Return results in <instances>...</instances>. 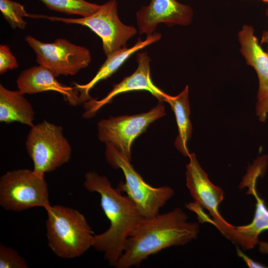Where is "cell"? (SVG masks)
Returning <instances> with one entry per match:
<instances>
[{
    "label": "cell",
    "instance_id": "obj_1",
    "mask_svg": "<svg viewBox=\"0 0 268 268\" xmlns=\"http://www.w3.org/2000/svg\"><path fill=\"white\" fill-rule=\"evenodd\" d=\"M200 226L189 222L180 208L143 217L127 239L117 268L138 267L148 257L172 246H182L197 238Z\"/></svg>",
    "mask_w": 268,
    "mask_h": 268
},
{
    "label": "cell",
    "instance_id": "obj_2",
    "mask_svg": "<svg viewBox=\"0 0 268 268\" xmlns=\"http://www.w3.org/2000/svg\"><path fill=\"white\" fill-rule=\"evenodd\" d=\"M83 186L88 191L100 195L101 206L110 221L106 231L94 235L92 247L103 253L108 264L115 267L127 239L143 217L131 199L113 188L107 177L87 172Z\"/></svg>",
    "mask_w": 268,
    "mask_h": 268
},
{
    "label": "cell",
    "instance_id": "obj_3",
    "mask_svg": "<svg viewBox=\"0 0 268 268\" xmlns=\"http://www.w3.org/2000/svg\"><path fill=\"white\" fill-rule=\"evenodd\" d=\"M45 210L48 244L57 256L77 258L92 247L94 235L79 211L60 205H50Z\"/></svg>",
    "mask_w": 268,
    "mask_h": 268
},
{
    "label": "cell",
    "instance_id": "obj_4",
    "mask_svg": "<svg viewBox=\"0 0 268 268\" xmlns=\"http://www.w3.org/2000/svg\"><path fill=\"white\" fill-rule=\"evenodd\" d=\"M105 157L114 168L121 169L125 182H120L117 189L125 192L134 201L143 217H153L174 195V190L169 186L154 187L145 182L134 170L131 160L111 144H106Z\"/></svg>",
    "mask_w": 268,
    "mask_h": 268
},
{
    "label": "cell",
    "instance_id": "obj_5",
    "mask_svg": "<svg viewBox=\"0 0 268 268\" xmlns=\"http://www.w3.org/2000/svg\"><path fill=\"white\" fill-rule=\"evenodd\" d=\"M26 149L33 163V171L44 177L68 162L71 147L61 126L44 120L31 127Z\"/></svg>",
    "mask_w": 268,
    "mask_h": 268
},
{
    "label": "cell",
    "instance_id": "obj_6",
    "mask_svg": "<svg viewBox=\"0 0 268 268\" xmlns=\"http://www.w3.org/2000/svg\"><path fill=\"white\" fill-rule=\"evenodd\" d=\"M37 18L88 27L101 39L106 56L126 47L128 41L137 32L135 27L126 25L121 21L116 0H110L100 5L95 12L86 16L65 18L38 14Z\"/></svg>",
    "mask_w": 268,
    "mask_h": 268
},
{
    "label": "cell",
    "instance_id": "obj_7",
    "mask_svg": "<svg viewBox=\"0 0 268 268\" xmlns=\"http://www.w3.org/2000/svg\"><path fill=\"white\" fill-rule=\"evenodd\" d=\"M44 177L32 170L7 171L0 178V205L6 210L20 211L50 205L48 187Z\"/></svg>",
    "mask_w": 268,
    "mask_h": 268
},
{
    "label": "cell",
    "instance_id": "obj_8",
    "mask_svg": "<svg viewBox=\"0 0 268 268\" xmlns=\"http://www.w3.org/2000/svg\"><path fill=\"white\" fill-rule=\"evenodd\" d=\"M25 40L36 56V62L50 70L56 77L74 75L89 66L91 61L90 50L65 38L44 43L30 35Z\"/></svg>",
    "mask_w": 268,
    "mask_h": 268
},
{
    "label": "cell",
    "instance_id": "obj_9",
    "mask_svg": "<svg viewBox=\"0 0 268 268\" xmlns=\"http://www.w3.org/2000/svg\"><path fill=\"white\" fill-rule=\"evenodd\" d=\"M165 114V107L160 103L146 113L101 120L97 123L98 137L101 142L114 146L131 160V147L134 139L150 124Z\"/></svg>",
    "mask_w": 268,
    "mask_h": 268
},
{
    "label": "cell",
    "instance_id": "obj_10",
    "mask_svg": "<svg viewBox=\"0 0 268 268\" xmlns=\"http://www.w3.org/2000/svg\"><path fill=\"white\" fill-rule=\"evenodd\" d=\"M186 166V185L195 204L205 208L212 217V223L221 233L231 240L235 226L227 222L221 215L218 207L224 199L221 188L214 185L200 165L195 153H190Z\"/></svg>",
    "mask_w": 268,
    "mask_h": 268
},
{
    "label": "cell",
    "instance_id": "obj_11",
    "mask_svg": "<svg viewBox=\"0 0 268 268\" xmlns=\"http://www.w3.org/2000/svg\"><path fill=\"white\" fill-rule=\"evenodd\" d=\"M137 67L131 75L124 78L114 85L113 89L103 98L97 100L92 98L84 103L83 117L90 118L105 105L110 103L116 96L121 93L133 91H147L160 103L167 102L170 95L163 92L156 86L151 79L150 63L151 59L146 52L139 53L136 55Z\"/></svg>",
    "mask_w": 268,
    "mask_h": 268
},
{
    "label": "cell",
    "instance_id": "obj_12",
    "mask_svg": "<svg viewBox=\"0 0 268 268\" xmlns=\"http://www.w3.org/2000/svg\"><path fill=\"white\" fill-rule=\"evenodd\" d=\"M238 37L241 54L258 77L256 114L260 121L265 122L268 115V53L261 47L252 26L244 25Z\"/></svg>",
    "mask_w": 268,
    "mask_h": 268
},
{
    "label": "cell",
    "instance_id": "obj_13",
    "mask_svg": "<svg viewBox=\"0 0 268 268\" xmlns=\"http://www.w3.org/2000/svg\"><path fill=\"white\" fill-rule=\"evenodd\" d=\"M193 15L190 5L176 0H151L136 12L138 31L147 36L154 33L160 23L168 26H187L191 23Z\"/></svg>",
    "mask_w": 268,
    "mask_h": 268
},
{
    "label": "cell",
    "instance_id": "obj_14",
    "mask_svg": "<svg viewBox=\"0 0 268 268\" xmlns=\"http://www.w3.org/2000/svg\"><path fill=\"white\" fill-rule=\"evenodd\" d=\"M48 69L34 66L22 71L17 80L18 90L24 94H33L48 91L58 92L72 106L81 103L79 94L74 86L65 85L60 82Z\"/></svg>",
    "mask_w": 268,
    "mask_h": 268
},
{
    "label": "cell",
    "instance_id": "obj_15",
    "mask_svg": "<svg viewBox=\"0 0 268 268\" xmlns=\"http://www.w3.org/2000/svg\"><path fill=\"white\" fill-rule=\"evenodd\" d=\"M161 36L160 33L154 32L147 35L144 40H138L132 47H125L107 56L104 63L89 82L82 84L74 83V86L79 92L81 103H84L92 99L89 94L90 91L99 82L107 79L114 73L134 53L158 42Z\"/></svg>",
    "mask_w": 268,
    "mask_h": 268
},
{
    "label": "cell",
    "instance_id": "obj_16",
    "mask_svg": "<svg viewBox=\"0 0 268 268\" xmlns=\"http://www.w3.org/2000/svg\"><path fill=\"white\" fill-rule=\"evenodd\" d=\"M257 179L247 182L244 186L249 188V193L256 200L255 215L249 224L235 226L231 241L237 244L245 250L253 249L259 242V236L264 231L268 230V209L264 201L258 195L256 184Z\"/></svg>",
    "mask_w": 268,
    "mask_h": 268
},
{
    "label": "cell",
    "instance_id": "obj_17",
    "mask_svg": "<svg viewBox=\"0 0 268 268\" xmlns=\"http://www.w3.org/2000/svg\"><path fill=\"white\" fill-rule=\"evenodd\" d=\"M35 112L24 94L11 90L0 84V122H18L30 127L34 125Z\"/></svg>",
    "mask_w": 268,
    "mask_h": 268
},
{
    "label": "cell",
    "instance_id": "obj_18",
    "mask_svg": "<svg viewBox=\"0 0 268 268\" xmlns=\"http://www.w3.org/2000/svg\"><path fill=\"white\" fill-rule=\"evenodd\" d=\"M167 103L174 113L178 127V134L175 141V145L182 155L188 157L190 153L187 143L192 134L188 86L186 85L177 95L170 96Z\"/></svg>",
    "mask_w": 268,
    "mask_h": 268
},
{
    "label": "cell",
    "instance_id": "obj_19",
    "mask_svg": "<svg viewBox=\"0 0 268 268\" xmlns=\"http://www.w3.org/2000/svg\"><path fill=\"white\" fill-rule=\"evenodd\" d=\"M47 7L57 12L68 15H76L81 17L89 15L95 12L100 5L91 3L85 0H39Z\"/></svg>",
    "mask_w": 268,
    "mask_h": 268
},
{
    "label": "cell",
    "instance_id": "obj_20",
    "mask_svg": "<svg viewBox=\"0 0 268 268\" xmlns=\"http://www.w3.org/2000/svg\"><path fill=\"white\" fill-rule=\"evenodd\" d=\"M0 11L4 19L13 28L24 29L27 25L24 17L32 18L33 14L27 13L24 6L12 0H0Z\"/></svg>",
    "mask_w": 268,
    "mask_h": 268
},
{
    "label": "cell",
    "instance_id": "obj_21",
    "mask_svg": "<svg viewBox=\"0 0 268 268\" xmlns=\"http://www.w3.org/2000/svg\"><path fill=\"white\" fill-rule=\"evenodd\" d=\"M26 260L13 248L0 244V268H28Z\"/></svg>",
    "mask_w": 268,
    "mask_h": 268
},
{
    "label": "cell",
    "instance_id": "obj_22",
    "mask_svg": "<svg viewBox=\"0 0 268 268\" xmlns=\"http://www.w3.org/2000/svg\"><path fill=\"white\" fill-rule=\"evenodd\" d=\"M19 64L7 45H0V74L18 68Z\"/></svg>",
    "mask_w": 268,
    "mask_h": 268
},
{
    "label": "cell",
    "instance_id": "obj_23",
    "mask_svg": "<svg viewBox=\"0 0 268 268\" xmlns=\"http://www.w3.org/2000/svg\"><path fill=\"white\" fill-rule=\"evenodd\" d=\"M237 255L244 261L247 265L251 268H267L265 266L261 264L258 262H255L247 256H246L243 252H242L239 248H237Z\"/></svg>",
    "mask_w": 268,
    "mask_h": 268
},
{
    "label": "cell",
    "instance_id": "obj_24",
    "mask_svg": "<svg viewBox=\"0 0 268 268\" xmlns=\"http://www.w3.org/2000/svg\"><path fill=\"white\" fill-rule=\"evenodd\" d=\"M266 14L268 20V8L266 10ZM260 44V45H262L263 44H266L267 47V52L268 53V29L267 30L263 31L262 36H261Z\"/></svg>",
    "mask_w": 268,
    "mask_h": 268
},
{
    "label": "cell",
    "instance_id": "obj_25",
    "mask_svg": "<svg viewBox=\"0 0 268 268\" xmlns=\"http://www.w3.org/2000/svg\"><path fill=\"white\" fill-rule=\"evenodd\" d=\"M258 244L260 252L262 254H268V243L259 241Z\"/></svg>",
    "mask_w": 268,
    "mask_h": 268
},
{
    "label": "cell",
    "instance_id": "obj_26",
    "mask_svg": "<svg viewBox=\"0 0 268 268\" xmlns=\"http://www.w3.org/2000/svg\"><path fill=\"white\" fill-rule=\"evenodd\" d=\"M261 0L265 2H267V3H268V0Z\"/></svg>",
    "mask_w": 268,
    "mask_h": 268
}]
</instances>
